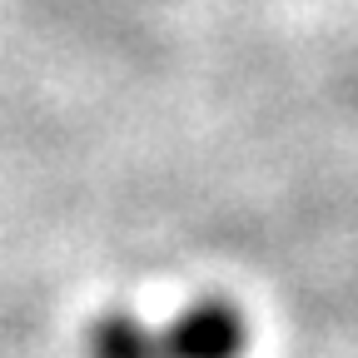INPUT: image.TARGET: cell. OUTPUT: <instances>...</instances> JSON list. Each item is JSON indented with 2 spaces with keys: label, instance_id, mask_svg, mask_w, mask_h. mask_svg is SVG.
<instances>
[{
  "label": "cell",
  "instance_id": "obj_1",
  "mask_svg": "<svg viewBox=\"0 0 358 358\" xmlns=\"http://www.w3.org/2000/svg\"><path fill=\"white\" fill-rule=\"evenodd\" d=\"M169 358H244L249 353V319L244 308L204 294L194 303H185L164 329H155Z\"/></svg>",
  "mask_w": 358,
  "mask_h": 358
},
{
  "label": "cell",
  "instance_id": "obj_2",
  "mask_svg": "<svg viewBox=\"0 0 358 358\" xmlns=\"http://www.w3.org/2000/svg\"><path fill=\"white\" fill-rule=\"evenodd\" d=\"M85 358H169V353L134 308H105L85 329Z\"/></svg>",
  "mask_w": 358,
  "mask_h": 358
}]
</instances>
